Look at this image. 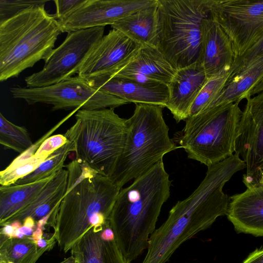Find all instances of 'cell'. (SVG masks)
I'll return each instance as SVG.
<instances>
[{"label":"cell","mask_w":263,"mask_h":263,"mask_svg":"<svg viewBox=\"0 0 263 263\" xmlns=\"http://www.w3.org/2000/svg\"><path fill=\"white\" fill-rule=\"evenodd\" d=\"M19 230L25 236H30L33 230L30 228L22 226L19 229Z\"/></svg>","instance_id":"f35d334b"},{"label":"cell","mask_w":263,"mask_h":263,"mask_svg":"<svg viewBox=\"0 0 263 263\" xmlns=\"http://www.w3.org/2000/svg\"><path fill=\"white\" fill-rule=\"evenodd\" d=\"M263 56V34L243 55L235 58L230 69V78L242 71Z\"/></svg>","instance_id":"f546056e"},{"label":"cell","mask_w":263,"mask_h":263,"mask_svg":"<svg viewBox=\"0 0 263 263\" xmlns=\"http://www.w3.org/2000/svg\"><path fill=\"white\" fill-rule=\"evenodd\" d=\"M163 107L137 104L126 120L127 137L123 152L110 179L121 189L163 160L177 146L168 135Z\"/></svg>","instance_id":"5b68a950"},{"label":"cell","mask_w":263,"mask_h":263,"mask_svg":"<svg viewBox=\"0 0 263 263\" xmlns=\"http://www.w3.org/2000/svg\"><path fill=\"white\" fill-rule=\"evenodd\" d=\"M256 185H261L263 186V176L259 179L257 184Z\"/></svg>","instance_id":"b9f144b4"},{"label":"cell","mask_w":263,"mask_h":263,"mask_svg":"<svg viewBox=\"0 0 263 263\" xmlns=\"http://www.w3.org/2000/svg\"><path fill=\"white\" fill-rule=\"evenodd\" d=\"M15 230L11 224L5 225L1 229L0 233L9 237H13Z\"/></svg>","instance_id":"e575fe53"},{"label":"cell","mask_w":263,"mask_h":263,"mask_svg":"<svg viewBox=\"0 0 263 263\" xmlns=\"http://www.w3.org/2000/svg\"><path fill=\"white\" fill-rule=\"evenodd\" d=\"M102 231L90 229L71 249L76 263H128L116 240L102 238Z\"/></svg>","instance_id":"7402d4cb"},{"label":"cell","mask_w":263,"mask_h":263,"mask_svg":"<svg viewBox=\"0 0 263 263\" xmlns=\"http://www.w3.org/2000/svg\"><path fill=\"white\" fill-rule=\"evenodd\" d=\"M74 150L73 143L68 141L42 162L35 170L18 180L14 184L30 183L54 175L65 166L64 163L67 157L70 153L74 152Z\"/></svg>","instance_id":"484cf974"},{"label":"cell","mask_w":263,"mask_h":263,"mask_svg":"<svg viewBox=\"0 0 263 263\" xmlns=\"http://www.w3.org/2000/svg\"><path fill=\"white\" fill-rule=\"evenodd\" d=\"M157 0H86L66 17L58 21L63 32L112 25L130 13Z\"/></svg>","instance_id":"4fadbf2b"},{"label":"cell","mask_w":263,"mask_h":263,"mask_svg":"<svg viewBox=\"0 0 263 263\" xmlns=\"http://www.w3.org/2000/svg\"><path fill=\"white\" fill-rule=\"evenodd\" d=\"M60 263H76L74 258L71 255Z\"/></svg>","instance_id":"60d3db41"},{"label":"cell","mask_w":263,"mask_h":263,"mask_svg":"<svg viewBox=\"0 0 263 263\" xmlns=\"http://www.w3.org/2000/svg\"><path fill=\"white\" fill-rule=\"evenodd\" d=\"M242 263H263V247L251 253Z\"/></svg>","instance_id":"d6a6232c"},{"label":"cell","mask_w":263,"mask_h":263,"mask_svg":"<svg viewBox=\"0 0 263 263\" xmlns=\"http://www.w3.org/2000/svg\"><path fill=\"white\" fill-rule=\"evenodd\" d=\"M94 88L119 97L128 103L166 107L168 98L167 85L141 83L105 73L86 80Z\"/></svg>","instance_id":"9a60e30c"},{"label":"cell","mask_w":263,"mask_h":263,"mask_svg":"<svg viewBox=\"0 0 263 263\" xmlns=\"http://www.w3.org/2000/svg\"><path fill=\"white\" fill-rule=\"evenodd\" d=\"M104 32V27L68 32L63 43L45 61L42 70L25 78L26 87H46L78 74Z\"/></svg>","instance_id":"30bf717a"},{"label":"cell","mask_w":263,"mask_h":263,"mask_svg":"<svg viewBox=\"0 0 263 263\" xmlns=\"http://www.w3.org/2000/svg\"><path fill=\"white\" fill-rule=\"evenodd\" d=\"M212 0H157V48L176 69L198 61L201 23Z\"/></svg>","instance_id":"52a82bcc"},{"label":"cell","mask_w":263,"mask_h":263,"mask_svg":"<svg viewBox=\"0 0 263 263\" xmlns=\"http://www.w3.org/2000/svg\"><path fill=\"white\" fill-rule=\"evenodd\" d=\"M230 197L226 214L237 233L263 237V186L250 185Z\"/></svg>","instance_id":"ac0fdd59"},{"label":"cell","mask_w":263,"mask_h":263,"mask_svg":"<svg viewBox=\"0 0 263 263\" xmlns=\"http://www.w3.org/2000/svg\"><path fill=\"white\" fill-rule=\"evenodd\" d=\"M65 166L68 182L53 234L60 250L67 253L92 228L95 220H108L121 189L76 159Z\"/></svg>","instance_id":"3957f363"},{"label":"cell","mask_w":263,"mask_h":263,"mask_svg":"<svg viewBox=\"0 0 263 263\" xmlns=\"http://www.w3.org/2000/svg\"><path fill=\"white\" fill-rule=\"evenodd\" d=\"M48 157L36 150L33 155L21 154L0 172L1 186L14 184L18 180L35 170Z\"/></svg>","instance_id":"4316f807"},{"label":"cell","mask_w":263,"mask_h":263,"mask_svg":"<svg viewBox=\"0 0 263 263\" xmlns=\"http://www.w3.org/2000/svg\"><path fill=\"white\" fill-rule=\"evenodd\" d=\"M242 112L235 153L246 164L242 181L256 185L263 176V91L253 98L248 94Z\"/></svg>","instance_id":"7c38bea8"},{"label":"cell","mask_w":263,"mask_h":263,"mask_svg":"<svg viewBox=\"0 0 263 263\" xmlns=\"http://www.w3.org/2000/svg\"><path fill=\"white\" fill-rule=\"evenodd\" d=\"M208 80L198 61L176 70L167 84L169 95L166 107L177 123L189 118L191 107Z\"/></svg>","instance_id":"e0dca14e"},{"label":"cell","mask_w":263,"mask_h":263,"mask_svg":"<svg viewBox=\"0 0 263 263\" xmlns=\"http://www.w3.org/2000/svg\"><path fill=\"white\" fill-rule=\"evenodd\" d=\"M35 221L31 217H28L26 218L23 222V226L33 229L35 227Z\"/></svg>","instance_id":"74e56055"},{"label":"cell","mask_w":263,"mask_h":263,"mask_svg":"<svg viewBox=\"0 0 263 263\" xmlns=\"http://www.w3.org/2000/svg\"><path fill=\"white\" fill-rule=\"evenodd\" d=\"M239 102L208 108L185 120L178 143L189 159L209 166L235 154L242 112Z\"/></svg>","instance_id":"ba28073f"},{"label":"cell","mask_w":263,"mask_h":263,"mask_svg":"<svg viewBox=\"0 0 263 263\" xmlns=\"http://www.w3.org/2000/svg\"><path fill=\"white\" fill-rule=\"evenodd\" d=\"M10 92L14 98L23 100L29 105H51L53 111L114 109L128 103L119 97L94 88L78 75L46 87H13Z\"/></svg>","instance_id":"9c48e42d"},{"label":"cell","mask_w":263,"mask_h":263,"mask_svg":"<svg viewBox=\"0 0 263 263\" xmlns=\"http://www.w3.org/2000/svg\"><path fill=\"white\" fill-rule=\"evenodd\" d=\"M176 70L156 47L141 46L130 61L112 76L167 85Z\"/></svg>","instance_id":"d6986e66"},{"label":"cell","mask_w":263,"mask_h":263,"mask_svg":"<svg viewBox=\"0 0 263 263\" xmlns=\"http://www.w3.org/2000/svg\"><path fill=\"white\" fill-rule=\"evenodd\" d=\"M53 175L28 184L1 185L0 226H4L10 218L29 205Z\"/></svg>","instance_id":"603a6c76"},{"label":"cell","mask_w":263,"mask_h":263,"mask_svg":"<svg viewBox=\"0 0 263 263\" xmlns=\"http://www.w3.org/2000/svg\"><path fill=\"white\" fill-rule=\"evenodd\" d=\"M43 229L42 228L36 227V230L33 232L32 234V239L35 242H36L39 239L43 238Z\"/></svg>","instance_id":"d590c367"},{"label":"cell","mask_w":263,"mask_h":263,"mask_svg":"<svg viewBox=\"0 0 263 263\" xmlns=\"http://www.w3.org/2000/svg\"><path fill=\"white\" fill-rule=\"evenodd\" d=\"M141 46L157 48L158 40V6L138 10L111 26Z\"/></svg>","instance_id":"44dd1931"},{"label":"cell","mask_w":263,"mask_h":263,"mask_svg":"<svg viewBox=\"0 0 263 263\" xmlns=\"http://www.w3.org/2000/svg\"><path fill=\"white\" fill-rule=\"evenodd\" d=\"M201 48L198 61L207 78L230 70L235 56L231 42L220 26L210 15L201 23Z\"/></svg>","instance_id":"2e32d148"},{"label":"cell","mask_w":263,"mask_h":263,"mask_svg":"<svg viewBox=\"0 0 263 263\" xmlns=\"http://www.w3.org/2000/svg\"><path fill=\"white\" fill-rule=\"evenodd\" d=\"M62 32L45 4L32 6L0 23V81L17 77L45 61Z\"/></svg>","instance_id":"277c9868"},{"label":"cell","mask_w":263,"mask_h":263,"mask_svg":"<svg viewBox=\"0 0 263 263\" xmlns=\"http://www.w3.org/2000/svg\"><path fill=\"white\" fill-rule=\"evenodd\" d=\"M0 143L5 149L22 154L33 145L29 134L24 126L17 125L0 113Z\"/></svg>","instance_id":"83f0119b"},{"label":"cell","mask_w":263,"mask_h":263,"mask_svg":"<svg viewBox=\"0 0 263 263\" xmlns=\"http://www.w3.org/2000/svg\"><path fill=\"white\" fill-rule=\"evenodd\" d=\"M75 118L64 135L73 144L76 159L110 179L125 144L126 119L113 108L79 109Z\"/></svg>","instance_id":"8992f818"},{"label":"cell","mask_w":263,"mask_h":263,"mask_svg":"<svg viewBox=\"0 0 263 263\" xmlns=\"http://www.w3.org/2000/svg\"><path fill=\"white\" fill-rule=\"evenodd\" d=\"M245 168L236 155L208 166L205 176L186 198L171 209L167 219L149 237L141 263H165L184 241L209 228L227 214L230 197L224 193L226 182Z\"/></svg>","instance_id":"6da1fadb"},{"label":"cell","mask_w":263,"mask_h":263,"mask_svg":"<svg viewBox=\"0 0 263 263\" xmlns=\"http://www.w3.org/2000/svg\"><path fill=\"white\" fill-rule=\"evenodd\" d=\"M263 91V79L251 90L250 92L251 96Z\"/></svg>","instance_id":"8d00e7d4"},{"label":"cell","mask_w":263,"mask_h":263,"mask_svg":"<svg viewBox=\"0 0 263 263\" xmlns=\"http://www.w3.org/2000/svg\"><path fill=\"white\" fill-rule=\"evenodd\" d=\"M141 47L112 29L95 45L78 76L86 80L105 73L112 76L130 61Z\"/></svg>","instance_id":"5bb4252c"},{"label":"cell","mask_w":263,"mask_h":263,"mask_svg":"<svg viewBox=\"0 0 263 263\" xmlns=\"http://www.w3.org/2000/svg\"><path fill=\"white\" fill-rule=\"evenodd\" d=\"M53 247L39 248L31 236L18 238L0 233V263H35Z\"/></svg>","instance_id":"d4e9b609"},{"label":"cell","mask_w":263,"mask_h":263,"mask_svg":"<svg viewBox=\"0 0 263 263\" xmlns=\"http://www.w3.org/2000/svg\"><path fill=\"white\" fill-rule=\"evenodd\" d=\"M48 1L0 0V23L34 5L45 4Z\"/></svg>","instance_id":"4dcf8cb0"},{"label":"cell","mask_w":263,"mask_h":263,"mask_svg":"<svg viewBox=\"0 0 263 263\" xmlns=\"http://www.w3.org/2000/svg\"><path fill=\"white\" fill-rule=\"evenodd\" d=\"M171 182L161 160L120 190L108 223L128 263L147 249L162 207L170 196Z\"/></svg>","instance_id":"7a4b0ae2"},{"label":"cell","mask_w":263,"mask_h":263,"mask_svg":"<svg viewBox=\"0 0 263 263\" xmlns=\"http://www.w3.org/2000/svg\"><path fill=\"white\" fill-rule=\"evenodd\" d=\"M68 177L67 170L63 168L58 172L35 199L29 205L10 218L5 225L10 224L15 221H19L23 223L28 217L32 218L36 223L50 214L58 212L66 191Z\"/></svg>","instance_id":"ffe728a7"},{"label":"cell","mask_w":263,"mask_h":263,"mask_svg":"<svg viewBox=\"0 0 263 263\" xmlns=\"http://www.w3.org/2000/svg\"><path fill=\"white\" fill-rule=\"evenodd\" d=\"M262 79L263 56L229 78L220 94L205 109L240 102Z\"/></svg>","instance_id":"cb8c5ba5"},{"label":"cell","mask_w":263,"mask_h":263,"mask_svg":"<svg viewBox=\"0 0 263 263\" xmlns=\"http://www.w3.org/2000/svg\"><path fill=\"white\" fill-rule=\"evenodd\" d=\"M86 0H55L56 12L53 14L58 20H61L78 9Z\"/></svg>","instance_id":"1f68e13d"},{"label":"cell","mask_w":263,"mask_h":263,"mask_svg":"<svg viewBox=\"0 0 263 263\" xmlns=\"http://www.w3.org/2000/svg\"><path fill=\"white\" fill-rule=\"evenodd\" d=\"M102 239L106 240H113L115 239V235L109 226L104 228L101 234Z\"/></svg>","instance_id":"836d02e7"},{"label":"cell","mask_w":263,"mask_h":263,"mask_svg":"<svg viewBox=\"0 0 263 263\" xmlns=\"http://www.w3.org/2000/svg\"><path fill=\"white\" fill-rule=\"evenodd\" d=\"M230 74V70H224L208 80L194 102L189 117L196 115L209 107L220 94Z\"/></svg>","instance_id":"f1b7e54d"},{"label":"cell","mask_w":263,"mask_h":263,"mask_svg":"<svg viewBox=\"0 0 263 263\" xmlns=\"http://www.w3.org/2000/svg\"><path fill=\"white\" fill-rule=\"evenodd\" d=\"M10 224H11L15 230L19 229L22 226V222L19 221H15Z\"/></svg>","instance_id":"ab89813d"},{"label":"cell","mask_w":263,"mask_h":263,"mask_svg":"<svg viewBox=\"0 0 263 263\" xmlns=\"http://www.w3.org/2000/svg\"><path fill=\"white\" fill-rule=\"evenodd\" d=\"M210 15L230 39L235 58L263 34V0H212Z\"/></svg>","instance_id":"8fae6325"}]
</instances>
